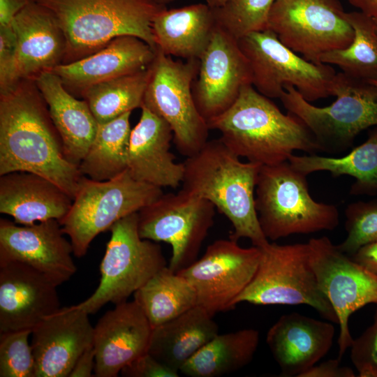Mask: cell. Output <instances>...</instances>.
I'll use <instances>...</instances> for the list:
<instances>
[{
  "mask_svg": "<svg viewBox=\"0 0 377 377\" xmlns=\"http://www.w3.org/2000/svg\"><path fill=\"white\" fill-rule=\"evenodd\" d=\"M24 171L57 184L73 200L82 176L65 157L61 136L34 78L0 92V175Z\"/></svg>",
  "mask_w": 377,
  "mask_h": 377,
  "instance_id": "1",
  "label": "cell"
},
{
  "mask_svg": "<svg viewBox=\"0 0 377 377\" xmlns=\"http://www.w3.org/2000/svg\"><path fill=\"white\" fill-rule=\"evenodd\" d=\"M208 126L220 132L219 139L237 156L262 165L286 161L295 150L321 151L297 116L283 114L252 84L244 87L235 103Z\"/></svg>",
  "mask_w": 377,
  "mask_h": 377,
  "instance_id": "2",
  "label": "cell"
},
{
  "mask_svg": "<svg viewBox=\"0 0 377 377\" xmlns=\"http://www.w3.org/2000/svg\"><path fill=\"white\" fill-rule=\"evenodd\" d=\"M183 190L212 202L230 222V239H249L253 246L269 242L258 219L255 189L261 164L242 161L220 140H208L184 162Z\"/></svg>",
  "mask_w": 377,
  "mask_h": 377,
  "instance_id": "3",
  "label": "cell"
},
{
  "mask_svg": "<svg viewBox=\"0 0 377 377\" xmlns=\"http://www.w3.org/2000/svg\"><path fill=\"white\" fill-rule=\"evenodd\" d=\"M48 9L65 40L64 62L84 58L121 36L138 37L153 49L152 22L166 8L154 0H33Z\"/></svg>",
  "mask_w": 377,
  "mask_h": 377,
  "instance_id": "4",
  "label": "cell"
},
{
  "mask_svg": "<svg viewBox=\"0 0 377 377\" xmlns=\"http://www.w3.org/2000/svg\"><path fill=\"white\" fill-rule=\"evenodd\" d=\"M306 176L288 161L261 166L255 189V207L268 240L332 230L339 225L337 207L313 199Z\"/></svg>",
  "mask_w": 377,
  "mask_h": 377,
  "instance_id": "5",
  "label": "cell"
},
{
  "mask_svg": "<svg viewBox=\"0 0 377 377\" xmlns=\"http://www.w3.org/2000/svg\"><path fill=\"white\" fill-rule=\"evenodd\" d=\"M284 89L279 99L306 126L321 151H343L360 133L377 126V87L368 82L337 73L332 83L336 101L323 108L311 104L293 86Z\"/></svg>",
  "mask_w": 377,
  "mask_h": 377,
  "instance_id": "6",
  "label": "cell"
},
{
  "mask_svg": "<svg viewBox=\"0 0 377 377\" xmlns=\"http://www.w3.org/2000/svg\"><path fill=\"white\" fill-rule=\"evenodd\" d=\"M163 193L161 188L134 179L128 169L105 181L82 175L70 209L59 221L70 238L73 255L83 257L97 235Z\"/></svg>",
  "mask_w": 377,
  "mask_h": 377,
  "instance_id": "7",
  "label": "cell"
},
{
  "mask_svg": "<svg viewBox=\"0 0 377 377\" xmlns=\"http://www.w3.org/2000/svg\"><path fill=\"white\" fill-rule=\"evenodd\" d=\"M260 257L255 276L237 297L235 305L305 304L324 318L338 324L337 314L319 287L310 262L307 243L278 244L269 242L259 247Z\"/></svg>",
  "mask_w": 377,
  "mask_h": 377,
  "instance_id": "8",
  "label": "cell"
},
{
  "mask_svg": "<svg viewBox=\"0 0 377 377\" xmlns=\"http://www.w3.org/2000/svg\"><path fill=\"white\" fill-rule=\"evenodd\" d=\"M100 265L95 291L75 306L89 314L104 305L126 302L156 272L167 265L161 246L140 237L138 212L116 222Z\"/></svg>",
  "mask_w": 377,
  "mask_h": 377,
  "instance_id": "9",
  "label": "cell"
},
{
  "mask_svg": "<svg viewBox=\"0 0 377 377\" xmlns=\"http://www.w3.org/2000/svg\"><path fill=\"white\" fill-rule=\"evenodd\" d=\"M198 68L199 59L177 61L156 49L142 104L170 125L177 151L187 158L206 144L209 130L193 94Z\"/></svg>",
  "mask_w": 377,
  "mask_h": 377,
  "instance_id": "10",
  "label": "cell"
},
{
  "mask_svg": "<svg viewBox=\"0 0 377 377\" xmlns=\"http://www.w3.org/2000/svg\"><path fill=\"white\" fill-rule=\"evenodd\" d=\"M237 41L249 63L252 85L261 94L280 98L284 87L290 85L309 102L332 96L335 70L298 56L271 30L253 31Z\"/></svg>",
  "mask_w": 377,
  "mask_h": 377,
  "instance_id": "11",
  "label": "cell"
},
{
  "mask_svg": "<svg viewBox=\"0 0 377 377\" xmlns=\"http://www.w3.org/2000/svg\"><path fill=\"white\" fill-rule=\"evenodd\" d=\"M339 0H275L267 29L286 47L315 64L329 52L348 47L354 31Z\"/></svg>",
  "mask_w": 377,
  "mask_h": 377,
  "instance_id": "12",
  "label": "cell"
},
{
  "mask_svg": "<svg viewBox=\"0 0 377 377\" xmlns=\"http://www.w3.org/2000/svg\"><path fill=\"white\" fill-rule=\"evenodd\" d=\"M214 205L181 189L163 193L138 212L140 237L170 245L168 267L179 272L197 260L202 244L214 224Z\"/></svg>",
  "mask_w": 377,
  "mask_h": 377,
  "instance_id": "13",
  "label": "cell"
},
{
  "mask_svg": "<svg viewBox=\"0 0 377 377\" xmlns=\"http://www.w3.org/2000/svg\"><path fill=\"white\" fill-rule=\"evenodd\" d=\"M310 262L320 288L332 304L338 318L339 358L350 348V316L370 303L377 304V274L354 261L327 237L308 242Z\"/></svg>",
  "mask_w": 377,
  "mask_h": 377,
  "instance_id": "14",
  "label": "cell"
},
{
  "mask_svg": "<svg viewBox=\"0 0 377 377\" xmlns=\"http://www.w3.org/2000/svg\"><path fill=\"white\" fill-rule=\"evenodd\" d=\"M259 247L244 248L232 239L209 244L202 256L177 272L194 288L197 305L212 316L235 308V300L253 279Z\"/></svg>",
  "mask_w": 377,
  "mask_h": 377,
  "instance_id": "15",
  "label": "cell"
},
{
  "mask_svg": "<svg viewBox=\"0 0 377 377\" xmlns=\"http://www.w3.org/2000/svg\"><path fill=\"white\" fill-rule=\"evenodd\" d=\"M197 75L193 98L207 124L235 103L244 87L252 84L250 65L237 39L218 24L199 59Z\"/></svg>",
  "mask_w": 377,
  "mask_h": 377,
  "instance_id": "16",
  "label": "cell"
},
{
  "mask_svg": "<svg viewBox=\"0 0 377 377\" xmlns=\"http://www.w3.org/2000/svg\"><path fill=\"white\" fill-rule=\"evenodd\" d=\"M59 221L20 226L0 219V263L16 260L46 276L57 286L75 274L73 248Z\"/></svg>",
  "mask_w": 377,
  "mask_h": 377,
  "instance_id": "17",
  "label": "cell"
},
{
  "mask_svg": "<svg viewBox=\"0 0 377 377\" xmlns=\"http://www.w3.org/2000/svg\"><path fill=\"white\" fill-rule=\"evenodd\" d=\"M58 286L31 266L0 263V333L31 330L61 308Z\"/></svg>",
  "mask_w": 377,
  "mask_h": 377,
  "instance_id": "18",
  "label": "cell"
},
{
  "mask_svg": "<svg viewBox=\"0 0 377 377\" xmlns=\"http://www.w3.org/2000/svg\"><path fill=\"white\" fill-rule=\"evenodd\" d=\"M89 313L75 305L61 307L31 331L36 377H68L77 360L93 344Z\"/></svg>",
  "mask_w": 377,
  "mask_h": 377,
  "instance_id": "19",
  "label": "cell"
},
{
  "mask_svg": "<svg viewBox=\"0 0 377 377\" xmlns=\"http://www.w3.org/2000/svg\"><path fill=\"white\" fill-rule=\"evenodd\" d=\"M151 332L134 300L106 311L94 326V376L117 377L124 367L148 352Z\"/></svg>",
  "mask_w": 377,
  "mask_h": 377,
  "instance_id": "20",
  "label": "cell"
},
{
  "mask_svg": "<svg viewBox=\"0 0 377 377\" xmlns=\"http://www.w3.org/2000/svg\"><path fill=\"white\" fill-rule=\"evenodd\" d=\"M334 325L297 312L281 316L269 328L266 343L281 376L302 377L330 350Z\"/></svg>",
  "mask_w": 377,
  "mask_h": 377,
  "instance_id": "21",
  "label": "cell"
},
{
  "mask_svg": "<svg viewBox=\"0 0 377 377\" xmlns=\"http://www.w3.org/2000/svg\"><path fill=\"white\" fill-rule=\"evenodd\" d=\"M131 130L128 170L140 182L160 188H177L183 181L184 163H177L170 151L173 132L170 125L145 106Z\"/></svg>",
  "mask_w": 377,
  "mask_h": 377,
  "instance_id": "22",
  "label": "cell"
},
{
  "mask_svg": "<svg viewBox=\"0 0 377 377\" xmlns=\"http://www.w3.org/2000/svg\"><path fill=\"white\" fill-rule=\"evenodd\" d=\"M156 50L133 36H121L84 58L60 64L52 71L68 91L78 93L95 84L149 68Z\"/></svg>",
  "mask_w": 377,
  "mask_h": 377,
  "instance_id": "23",
  "label": "cell"
},
{
  "mask_svg": "<svg viewBox=\"0 0 377 377\" xmlns=\"http://www.w3.org/2000/svg\"><path fill=\"white\" fill-rule=\"evenodd\" d=\"M17 38L16 78H34L61 64L65 54L63 33L51 12L31 0L14 17Z\"/></svg>",
  "mask_w": 377,
  "mask_h": 377,
  "instance_id": "24",
  "label": "cell"
},
{
  "mask_svg": "<svg viewBox=\"0 0 377 377\" xmlns=\"http://www.w3.org/2000/svg\"><path fill=\"white\" fill-rule=\"evenodd\" d=\"M72 202L68 193L39 175L16 171L0 175V212L11 216L17 224L60 221Z\"/></svg>",
  "mask_w": 377,
  "mask_h": 377,
  "instance_id": "25",
  "label": "cell"
},
{
  "mask_svg": "<svg viewBox=\"0 0 377 377\" xmlns=\"http://www.w3.org/2000/svg\"><path fill=\"white\" fill-rule=\"evenodd\" d=\"M34 79L61 136L66 158L79 166L96 135V119L87 101L73 96L52 71Z\"/></svg>",
  "mask_w": 377,
  "mask_h": 377,
  "instance_id": "26",
  "label": "cell"
},
{
  "mask_svg": "<svg viewBox=\"0 0 377 377\" xmlns=\"http://www.w3.org/2000/svg\"><path fill=\"white\" fill-rule=\"evenodd\" d=\"M216 25L214 9L207 3L165 8L152 22L156 49L170 57L199 59Z\"/></svg>",
  "mask_w": 377,
  "mask_h": 377,
  "instance_id": "27",
  "label": "cell"
},
{
  "mask_svg": "<svg viewBox=\"0 0 377 377\" xmlns=\"http://www.w3.org/2000/svg\"><path fill=\"white\" fill-rule=\"evenodd\" d=\"M218 334L219 327L213 316L197 305L152 328L148 353L179 373L181 368Z\"/></svg>",
  "mask_w": 377,
  "mask_h": 377,
  "instance_id": "28",
  "label": "cell"
},
{
  "mask_svg": "<svg viewBox=\"0 0 377 377\" xmlns=\"http://www.w3.org/2000/svg\"><path fill=\"white\" fill-rule=\"evenodd\" d=\"M289 163L297 170L309 174L327 171L333 177L349 175L355 181L350 193L354 195L377 193V126L371 129L365 142L340 157L292 154Z\"/></svg>",
  "mask_w": 377,
  "mask_h": 377,
  "instance_id": "29",
  "label": "cell"
},
{
  "mask_svg": "<svg viewBox=\"0 0 377 377\" xmlns=\"http://www.w3.org/2000/svg\"><path fill=\"white\" fill-rule=\"evenodd\" d=\"M259 332L242 329L216 334L179 370L188 377H220L239 371L253 360L259 344Z\"/></svg>",
  "mask_w": 377,
  "mask_h": 377,
  "instance_id": "30",
  "label": "cell"
},
{
  "mask_svg": "<svg viewBox=\"0 0 377 377\" xmlns=\"http://www.w3.org/2000/svg\"><path fill=\"white\" fill-rule=\"evenodd\" d=\"M152 328L197 306L196 293L187 279L165 266L133 294Z\"/></svg>",
  "mask_w": 377,
  "mask_h": 377,
  "instance_id": "31",
  "label": "cell"
},
{
  "mask_svg": "<svg viewBox=\"0 0 377 377\" xmlns=\"http://www.w3.org/2000/svg\"><path fill=\"white\" fill-rule=\"evenodd\" d=\"M131 114L128 112L108 122L98 124L94 138L78 166L82 175L105 181L128 169Z\"/></svg>",
  "mask_w": 377,
  "mask_h": 377,
  "instance_id": "32",
  "label": "cell"
},
{
  "mask_svg": "<svg viewBox=\"0 0 377 377\" xmlns=\"http://www.w3.org/2000/svg\"><path fill=\"white\" fill-rule=\"evenodd\" d=\"M149 77L148 68L99 82L84 89L80 96L88 103L98 124L113 120L140 108Z\"/></svg>",
  "mask_w": 377,
  "mask_h": 377,
  "instance_id": "33",
  "label": "cell"
},
{
  "mask_svg": "<svg viewBox=\"0 0 377 377\" xmlns=\"http://www.w3.org/2000/svg\"><path fill=\"white\" fill-rule=\"evenodd\" d=\"M345 17L354 31L353 42L346 48L323 54L320 62L337 66L357 80H377V29L373 19L360 11L346 12Z\"/></svg>",
  "mask_w": 377,
  "mask_h": 377,
  "instance_id": "34",
  "label": "cell"
},
{
  "mask_svg": "<svg viewBox=\"0 0 377 377\" xmlns=\"http://www.w3.org/2000/svg\"><path fill=\"white\" fill-rule=\"evenodd\" d=\"M275 0H228L213 8L217 24L236 39L267 29Z\"/></svg>",
  "mask_w": 377,
  "mask_h": 377,
  "instance_id": "35",
  "label": "cell"
},
{
  "mask_svg": "<svg viewBox=\"0 0 377 377\" xmlns=\"http://www.w3.org/2000/svg\"><path fill=\"white\" fill-rule=\"evenodd\" d=\"M31 330L0 333V377H36Z\"/></svg>",
  "mask_w": 377,
  "mask_h": 377,
  "instance_id": "36",
  "label": "cell"
},
{
  "mask_svg": "<svg viewBox=\"0 0 377 377\" xmlns=\"http://www.w3.org/2000/svg\"><path fill=\"white\" fill-rule=\"evenodd\" d=\"M346 238L338 248L348 256L377 239V199L357 201L345 209Z\"/></svg>",
  "mask_w": 377,
  "mask_h": 377,
  "instance_id": "37",
  "label": "cell"
},
{
  "mask_svg": "<svg viewBox=\"0 0 377 377\" xmlns=\"http://www.w3.org/2000/svg\"><path fill=\"white\" fill-rule=\"evenodd\" d=\"M350 360L358 376L377 377V306L372 324L360 337L353 339Z\"/></svg>",
  "mask_w": 377,
  "mask_h": 377,
  "instance_id": "38",
  "label": "cell"
},
{
  "mask_svg": "<svg viewBox=\"0 0 377 377\" xmlns=\"http://www.w3.org/2000/svg\"><path fill=\"white\" fill-rule=\"evenodd\" d=\"M17 38L11 26H0V92L12 88L16 78Z\"/></svg>",
  "mask_w": 377,
  "mask_h": 377,
  "instance_id": "39",
  "label": "cell"
},
{
  "mask_svg": "<svg viewBox=\"0 0 377 377\" xmlns=\"http://www.w3.org/2000/svg\"><path fill=\"white\" fill-rule=\"evenodd\" d=\"M120 374L124 377L179 376V372L167 367L148 352L124 367Z\"/></svg>",
  "mask_w": 377,
  "mask_h": 377,
  "instance_id": "40",
  "label": "cell"
},
{
  "mask_svg": "<svg viewBox=\"0 0 377 377\" xmlns=\"http://www.w3.org/2000/svg\"><path fill=\"white\" fill-rule=\"evenodd\" d=\"M341 360L331 359L315 364L306 371L302 377H354V371L348 367L341 366Z\"/></svg>",
  "mask_w": 377,
  "mask_h": 377,
  "instance_id": "41",
  "label": "cell"
},
{
  "mask_svg": "<svg viewBox=\"0 0 377 377\" xmlns=\"http://www.w3.org/2000/svg\"><path fill=\"white\" fill-rule=\"evenodd\" d=\"M95 350L93 344L78 357L68 377L94 376Z\"/></svg>",
  "mask_w": 377,
  "mask_h": 377,
  "instance_id": "42",
  "label": "cell"
},
{
  "mask_svg": "<svg viewBox=\"0 0 377 377\" xmlns=\"http://www.w3.org/2000/svg\"><path fill=\"white\" fill-rule=\"evenodd\" d=\"M351 258L367 270L377 274V239L360 248Z\"/></svg>",
  "mask_w": 377,
  "mask_h": 377,
  "instance_id": "43",
  "label": "cell"
},
{
  "mask_svg": "<svg viewBox=\"0 0 377 377\" xmlns=\"http://www.w3.org/2000/svg\"><path fill=\"white\" fill-rule=\"evenodd\" d=\"M31 0H0V26L11 24L14 17Z\"/></svg>",
  "mask_w": 377,
  "mask_h": 377,
  "instance_id": "44",
  "label": "cell"
},
{
  "mask_svg": "<svg viewBox=\"0 0 377 377\" xmlns=\"http://www.w3.org/2000/svg\"><path fill=\"white\" fill-rule=\"evenodd\" d=\"M354 7L358 8L360 12L371 17L377 18V0H347Z\"/></svg>",
  "mask_w": 377,
  "mask_h": 377,
  "instance_id": "45",
  "label": "cell"
},
{
  "mask_svg": "<svg viewBox=\"0 0 377 377\" xmlns=\"http://www.w3.org/2000/svg\"><path fill=\"white\" fill-rule=\"evenodd\" d=\"M228 0H207V3L212 8L222 6Z\"/></svg>",
  "mask_w": 377,
  "mask_h": 377,
  "instance_id": "46",
  "label": "cell"
},
{
  "mask_svg": "<svg viewBox=\"0 0 377 377\" xmlns=\"http://www.w3.org/2000/svg\"><path fill=\"white\" fill-rule=\"evenodd\" d=\"M156 3H157L158 4H160V5H162V6H165L166 4L169 3H171L174 1H176V0H154Z\"/></svg>",
  "mask_w": 377,
  "mask_h": 377,
  "instance_id": "47",
  "label": "cell"
},
{
  "mask_svg": "<svg viewBox=\"0 0 377 377\" xmlns=\"http://www.w3.org/2000/svg\"><path fill=\"white\" fill-rule=\"evenodd\" d=\"M369 82V83H371V84H374V85H375V86L377 87V80H373V81H370V82Z\"/></svg>",
  "mask_w": 377,
  "mask_h": 377,
  "instance_id": "48",
  "label": "cell"
},
{
  "mask_svg": "<svg viewBox=\"0 0 377 377\" xmlns=\"http://www.w3.org/2000/svg\"><path fill=\"white\" fill-rule=\"evenodd\" d=\"M372 19H373L374 22L375 24V26H376V27L377 29V18H372Z\"/></svg>",
  "mask_w": 377,
  "mask_h": 377,
  "instance_id": "49",
  "label": "cell"
}]
</instances>
